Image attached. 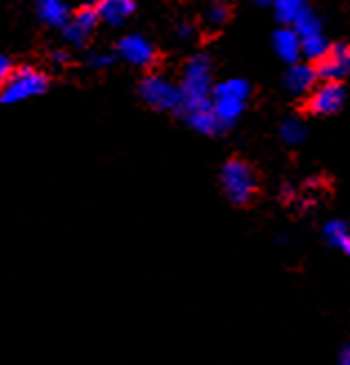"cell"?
I'll use <instances>...</instances> for the list:
<instances>
[{"instance_id": "1", "label": "cell", "mask_w": 350, "mask_h": 365, "mask_svg": "<svg viewBox=\"0 0 350 365\" xmlns=\"http://www.w3.org/2000/svg\"><path fill=\"white\" fill-rule=\"evenodd\" d=\"M212 65L210 58L199 53L192 56L183 69V81H181V109L186 112H196V109L210 107L212 96Z\"/></svg>"}, {"instance_id": "2", "label": "cell", "mask_w": 350, "mask_h": 365, "mask_svg": "<svg viewBox=\"0 0 350 365\" xmlns=\"http://www.w3.org/2000/svg\"><path fill=\"white\" fill-rule=\"evenodd\" d=\"M248 98H250V85L241 78H230L212 87L210 109L221 125L230 127L244 114Z\"/></svg>"}, {"instance_id": "3", "label": "cell", "mask_w": 350, "mask_h": 365, "mask_svg": "<svg viewBox=\"0 0 350 365\" xmlns=\"http://www.w3.org/2000/svg\"><path fill=\"white\" fill-rule=\"evenodd\" d=\"M221 190L226 192L228 200L232 205H248L256 196L259 190V180H256L254 170L246 160L232 158L221 168Z\"/></svg>"}, {"instance_id": "4", "label": "cell", "mask_w": 350, "mask_h": 365, "mask_svg": "<svg viewBox=\"0 0 350 365\" xmlns=\"http://www.w3.org/2000/svg\"><path fill=\"white\" fill-rule=\"evenodd\" d=\"M47 87H49V83L43 71L34 69V67H21V69L11 71L5 85L0 87V101L7 105L23 103V101L45 94Z\"/></svg>"}, {"instance_id": "5", "label": "cell", "mask_w": 350, "mask_h": 365, "mask_svg": "<svg viewBox=\"0 0 350 365\" xmlns=\"http://www.w3.org/2000/svg\"><path fill=\"white\" fill-rule=\"evenodd\" d=\"M141 98L154 107V109H163V112H174V109H181V91L174 83L165 81L161 76H147L141 83Z\"/></svg>"}, {"instance_id": "6", "label": "cell", "mask_w": 350, "mask_h": 365, "mask_svg": "<svg viewBox=\"0 0 350 365\" xmlns=\"http://www.w3.org/2000/svg\"><path fill=\"white\" fill-rule=\"evenodd\" d=\"M317 78L324 83H341L350 71V49L346 45H330L326 56L317 61Z\"/></svg>"}, {"instance_id": "7", "label": "cell", "mask_w": 350, "mask_h": 365, "mask_svg": "<svg viewBox=\"0 0 350 365\" xmlns=\"http://www.w3.org/2000/svg\"><path fill=\"white\" fill-rule=\"evenodd\" d=\"M346 103V89L341 83H321L319 87H312V96L308 101V107L317 116H330L337 114Z\"/></svg>"}, {"instance_id": "8", "label": "cell", "mask_w": 350, "mask_h": 365, "mask_svg": "<svg viewBox=\"0 0 350 365\" xmlns=\"http://www.w3.org/2000/svg\"><path fill=\"white\" fill-rule=\"evenodd\" d=\"M99 25V16L94 7H83L76 14H69L67 23L63 25V34H65V41L71 45H85L87 38L94 34Z\"/></svg>"}, {"instance_id": "9", "label": "cell", "mask_w": 350, "mask_h": 365, "mask_svg": "<svg viewBox=\"0 0 350 365\" xmlns=\"http://www.w3.org/2000/svg\"><path fill=\"white\" fill-rule=\"evenodd\" d=\"M119 53L123 61H127L134 67H150L156 61V51H154L152 43L141 34L123 36L119 43Z\"/></svg>"}, {"instance_id": "10", "label": "cell", "mask_w": 350, "mask_h": 365, "mask_svg": "<svg viewBox=\"0 0 350 365\" xmlns=\"http://www.w3.org/2000/svg\"><path fill=\"white\" fill-rule=\"evenodd\" d=\"M317 69L308 65V63H294L290 65L288 74H286V87L290 94L294 96H301V94H308L312 91V87L317 85Z\"/></svg>"}, {"instance_id": "11", "label": "cell", "mask_w": 350, "mask_h": 365, "mask_svg": "<svg viewBox=\"0 0 350 365\" xmlns=\"http://www.w3.org/2000/svg\"><path fill=\"white\" fill-rule=\"evenodd\" d=\"M272 47L277 51V56L290 65L299 63L301 58V38L292 27H284L272 36Z\"/></svg>"}, {"instance_id": "12", "label": "cell", "mask_w": 350, "mask_h": 365, "mask_svg": "<svg viewBox=\"0 0 350 365\" xmlns=\"http://www.w3.org/2000/svg\"><path fill=\"white\" fill-rule=\"evenodd\" d=\"M321 239L339 254H350V227L344 218H330L321 225Z\"/></svg>"}, {"instance_id": "13", "label": "cell", "mask_w": 350, "mask_h": 365, "mask_svg": "<svg viewBox=\"0 0 350 365\" xmlns=\"http://www.w3.org/2000/svg\"><path fill=\"white\" fill-rule=\"evenodd\" d=\"M134 14V0H101L96 7L99 21L119 27Z\"/></svg>"}, {"instance_id": "14", "label": "cell", "mask_w": 350, "mask_h": 365, "mask_svg": "<svg viewBox=\"0 0 350 365\" xmlns=\"http://www.w3.org/2000/svg\"><path fill=\"white\" fill-rule=\"evenodd\" d=\"M272 5H274L277 21L284 23L286 27H294L304 16L310 14L308 0H272Z\"/></svg>"}, {"instance_id": "15", "label": "cell", "mask_w": 350, "mask_h": 365, "mask_svg": "<svg viewBox=\"0 0 350 365\" xmlns=\"http://www.w3.org/2000/svg\"><path fill=\"white\" fill-rule=\"evenodd\" d=\"M36 14L49 27H61L69 18V7L65 0H36Z\"/></svg>"}, {"instance_id": "16", "label": "cell", "mask_w": 350, "mask_h": 365, "mask_svg": "<svg viewBox=\"0 0 350 365\" xmlns=\"http://www.w3.org/2000/svg\"><path fill=\"white\" fill-rule=\"evenodd\" d=\"M188 123L194 132L206 134V136H216L221 132H226V127L219 123V118L214 116V112L210 107L196 109V112H188Z\"/></svg>"}, {"instance_id": "17", "label": "cell", "mask_w": 350, "mask_h": 365, "mask_svg": "<svg viewBox=\"0 0 350 365\" xmlns=\"http://www.w3.org/2000/svg\"><path fill=\"white\" fill-rule=\"evenodd\" d=\"M330 43L326 41V36L319 34H312V36H304L301 38V58H308L310 63H317L326 56Z\"/></svg>"}, {"instance_id": "18", "label": "cell", "mask_w": 350, "mask_h": 365, "mask_svg": "<svg viewBox=\"0 0 350 365\" xmlns=\"http://www.w3.org/2000/svg\"><path fill=\"white\" fill-rule=\"evenodd\" d=\"M279 134H281V140H284L286 145H292V148H297V145H301V143L306 140L308 130H306V125H304L301 120L290 118V120H286V123L281 125Z\"/></svg>"}, {"instance_id": "19", "label": "cell", "mask_w": 350, "mask_h": 365, "mask_svg": "<svg viewBox=\"0 0 350 365\" xmlns=\"http://www.w3.org/2000/svg\"><path fill=\"white\" fill-rule=\"evenodd\" d=\"M294 31L299 34V38H304V36H312V34H319L321 31V23H319V18L315 16V14H308V16H304L301 21L292 27Z\"/></svg>"}, {"instance_id": "20", "label": "cell", "mask_w": 350, "mask_h": 365, "mask_svg": "<svg viewBox=\"0 0 350 365\" xmlns=\"http://www.w3.org/2000/svg\"><path fill=\"white\" fill-rule=\"evenodd\" d=\"M228 16H230V9L224 0H214L206 11V18H208L210 25H224L228 21Z\"/></svg>"}, {"instance_id": "21", "label": "cell", "mask_w": 350, "mask_h": 365, "mask_svg": "<svg viewBox=\"0 0 350 365\" xmlns=\"http://www.w3.org/2000/svg\"><path fill=\"white\" fill-rule=\"evenodd\" d=\"M114 63V56H109V53H91L89 56V65L96 67V69H105Z\"/></svg>"}, {"instance_id": "22", "label": "cell", "mask_w": 350, "mask_h": 365, "mask_svg": "<svg viewBox=\"0 0 350 365\" xmlns=\"http://www.w3.org/2000/svg\"><path fill=\"white\" fill-rule=\"evenodd\" d=\"M11 63H9V58L7 56H3V53H0V87L5 85V81L9 78V74H11Z\"/></svg>"}, {"instance_id": "23", "label": "cell", "mask_w": 350, "mask_h": 365, "mask_svg": "<svg viewBox=\"0 0 350 365\" xmlns=\"http://www.w3.org/2000/svg\"><path fill=\"white\" fill-rule=\"evenodd\" d=\"M337 365H350V343H341L337 350Z\"/></svg>"}, {"instance_id": "24", "label": "cell", "mask_w": 350, "mask_h": 365, "mask_svg": "<svg viewBox=\"0 0 350 365\" xmlns=\"http://www.w3.org/2000/svg\"><path fill=\"white\" fill-rule=\"evenodd\" d=\"M176 36H179L181 41H188V38H192V36H194V27L190 23H181L176 27Z\"/></svg>"}, {"instance_id": "25", "label": "cell", "mask_w": 350, "mask_h": 365, "mask_svg": "<svg viewBox=\"0 0 350 365\" xmlns=\"http://www.w3.org/2000/svg\"><path fill=\"white\" fill-rule=\"evenodd\" d=\"M51 61L56 63V65H63V63H67L69 61V56H67V51H63V49H56L51 53Z\"/></svg>"}, {"instance_id": "26", "label": "cell", "mask_w": 350, "mask_h": 365, "mask_svg": "<svg viewBox=\"0 0 350 365\" xmlns=\"http://www.w3.org/2000/svg\"><path fill=\"white\" fill-rule=\"evenodd\" d=\"M254 5H272V0H252Z\"/></svg>"}]
</instances>
